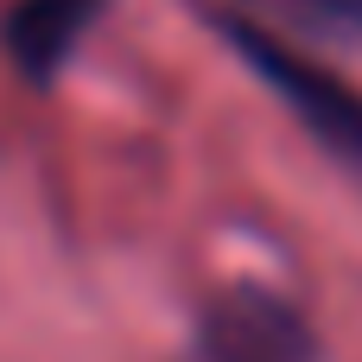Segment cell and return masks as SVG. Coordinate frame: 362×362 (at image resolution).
Wrapping results in <instances>:
<instances>
[{"label": "cell", "mask_w": 362, "mask_h": 362, "mask_svg": "<svg viewBox=\"0 0 362 362\" xmlns=\"http://www.w3.org/2000/svg\"><path fill=\"white\" fill-rule=\"evenodd\" d=\"M229 38H235V51L248 57V70H261V76L274 83V95L293 108V121H299L344 172L362 178V89L356 83L337 76V70H331L325 57H312V51L267 38V32L248 25V19H235Z\"/></svg>", "instance_id": "6da1fadb"}, {"label": "cell", "mask_w": 362, "mask_h": 362, "mask_svg": "<svg viewBox=\"0 0 362 362\" xmlns=\"http://www.w3.org/2000/svg\"><path fill=\"white\" fill-rule=\"evenodd\" d=\"M191 362H312V325L280 293L235 286L197 318Z\"/></svg>", "instance_id": "7a4b0ae2"}, {"label": "cell", "mask_w": 362, "mask_h": 362, "mask_svg": "<svg viewBox=\"0 0 362 362\" xmlns=\"http://www.w3.org/2000/svg\"><path fill=\"white\" fill-rule=\"evenodd\" d=\"M242 6L280 45H299L312 57L337 51L362 64V0H242Z\"/></svg>", "instance_id": "3957f363"}, {"label": "cell", "mask_w": 362, "mask_h": 362, "mask_svg": "<svg viewBox=\"0 0 362 362\" xmlns=\"http://www.w3.org/2000/svg\"><path fill=\"white\" fill-rule=\"evenodd\" d=\"M89 19H95V0H19L6 19V51L32 83H45L70 64Z\"/></svg>", "instance_id": "277c9868"}]
</instances>
